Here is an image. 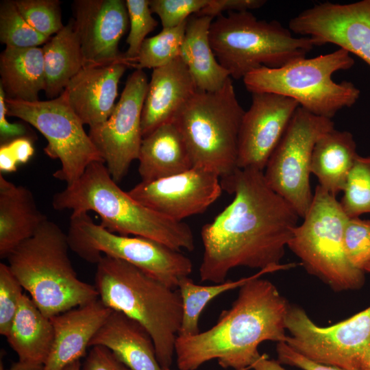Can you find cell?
<instances>
[{
    "label": "cell",
    "mask_w": 370,
    "mask_h": 370,
    "mask_svg": "<svg viewBox=\"0 0 370 370\" xmlns=\"http://www.w3.org/2000/svg\"><path fill=\"white\" fill-rule=\"evenodd\" d=\"M221 184L234 197L201 228V281L222 283L238 267L260 270L291 267L280 262L299 217L268 186L263 171L238 168L221 178Z\"/></svg>",
    "instance_id": "obj_1"
},
{
    "label": "cell",
    "mask_w": 370,
    "mask_h": 370,
    "mask_svg": "<svg viewBox=\"0 0 370 370\" xmlns=\"http://www.w3.org/2000/svg\"><path fill=\"white\" fill-rule=\"evenodd\" d=\"M280 270H260L239 287L237 298L224 310L210 329L192 336H178L175 354L180 370H195L217 359L223 368L246 370L260 355L265 341L285 342V319L289 303L264 273Z\"/></svg>",
    "instance_id": "obj_2"
},
{
    "label": "cell",
    "mask_w": 370,
    "mask_h": 370,
    "mask_svg": "<svg viewBox=\"0 0 370 370\" xmlns=\"http://www.w3.org/2000/svg\"><path fill=\"white\" fill-rule=\"evenodd\" d=\"M53 208L72 213L96 212L110 232L159 242L173 249L193 251V233L183 221L164 217L134 199L112 179L104 162H94L73 183L56 193Z\"/></svg>",
    "instance_id": "obj_3"
},
{
    "label": "cell",
    "mask_w": 370,
    "mask_h": 370,
    "mask_svg": "<svg viewBox=\"0 0 370 370\" xmlns=\"http://www.w3.org/2000/svg\"><path fill=\"white\" fill-rule=\"evenodd\" d=\"M95 282L101 301L141 324L153 338L162 368H171L182 320L178 290L125 261L105 255L97 264Z\"/></svg>",
    "instance_id": "obj_4"
},
{
    "label": "cell",
    "mask_w": 370,
    "mask_h": 370,
    "mask_svg": "<svg viewBox=\"0 0 370 370\" xmlns=\"http://www.w3.org/2000/svg\"><path fill=\"white\" fill-rule=\"evenodd\" d=\"M69 248L66 234L47 219L7 257L12 273L49 319L99 298L95 286L77 278Z\"/></svg>",
    "instance_id": "obj_5"
},
{
    "label": "cell",
    "mask_w": 370,
    "mask_h": 370,
    "mask_svg": "<svg viewBox=\"0 0 370 370\" xmlns=\"http://www.w3.org/2000/svg\"><path fill=\"white\" fill-rule=\"evenodd\" d=\"M209 37L218 62L234 79L261 66L277 69L306 58L317 46L312 38L295 37L278 21L258 19L249 11L216 17Z\"/></svg>",
    "instance_id": "obj_6"
},
{
    "label": "cell",
    "mask_w": 370,
    "mask_h": 370,
    "mask_svg": "<svg viewBox=\"0 0 370 370\" xmlns=\"http://www.w3.org/2000/svg\"><path fill=\"white\" fill-rule=\"evenodd\" d=\"M354 60L341 48L312 58H304L284 66H261L243 79L247 90L284 95L310 113L328 119L358 101L360 90L352 82H335L332 75L351 69Z\"/></svg>",
    "instance_id": "obj_7"
},
{
    "label": "cell",
    "mask_w": 370,
    "mask_h": 370,
    "mask_svg": "<svg viewBox=\"0 0 370 370\" xmlns=\"http://www.w3.org/2000/svg\"><path fill=\"white\" fill-rule=\"evenodd\" d=\"M244 112L231 77L217 91H196L173 121L186 142L193 167L212 171L220 178L238 169Z\"/></svg>",
    "instance_id": "obj_8"
},
{
    "label": "cell",
    "mask_w": 370,
    "mask_h": 370,
    "mask_svg": "<svg viewBox=\"0 0 370 370\" xmlns=\"http://www.w3.org/2000/svg\"><path fill=\"white\" fill-rule=\"evenodd\" d=\"M347 219L336 197L317 184L303 223L287 245L308 273L338 292L358 290L365 283V272L355 268L345 254Z\"/></svg>",
    "instance_id": "obj_9"
},
{
    "label": "cell",
    "mask_w": 370,
    "mask_h": 370,
    "mask_svg": "<svg viewBox=\"0 0 370 370\" xmlns=\"http://www.w3.org/2000/svg\"><path fill=\"white\" fill-rule=\"evenodd\" d=\"M66 236L69 248L88 262L97 264L103 254L136 267L173 289L193 271L192 261L181 251L147 238L110 232L86 212L71 214Z\"/></svg>",
    "instance_id": "obj_10"
},
{
    "label": "cell",
    "mask_w": 370,
    "mask_h": 370,
    "mask_svg": "<svg viewBox=\"0 0 370 370\" xmlns=\"http://www.w3.org/2000/svg\"><path fill=\"white\" fill-rule=\"evenodd\" d=\"M5 104L7 116L29 123L45 137V154L52 159H58L61 164V167L53 174L57 180L69 185L91 163L104 162L62 93L50 100L32 102L5 98Z\"/></svg>",
    "instance_id": "obj_11"
},
{
    "label": "cell",
    "mask_w": 370,
    "mask_h": 370,
    "mask_svg": "<svg viewBox=\"0 0 370 370\" xmlns=\"http://www.w3.org/2000/svg\"><path fill=\"white\" fill-rule=\"evenodd\" d=\"M285 343L314 362L344 370H370V306L328 327L313 322L300 306L289 305Z\"/></svg>",
    "instance_id": "obj_12"
},
{
    "label": "cell",
    "mask_w": 370,
    "mask_h": 370,
    "mask_svg": "<svg viewBox=\"0 0 370 370\" xmlns=\"http://www.w3.org/2000/svg\"><path fill=\"white\" fill-rule=\"evenodd\" d=\"M333 129L332 119L299 106L263 171L268 186L302 219L313 198L310 174L314 147L323 134Z\"/></svg>",
    "instance_id": "obj_13"
},
{
    "label": "cell",
    "mask_w": 370,
    "mask_h": 370,
    "mask_svg": "<svg viewBox=\"0 0 370 370\" xmlns=\"http://www.w3.org/2000/svg\"><path fill=\"white\" fill-rule=\"evenodd\" d=\"M148 85L143 70H135L128 77L108 120L89 129L92 142L116 183L127 173L132 162L138 158L143 138L141 116Z\"/></svg>",
    "instance_id": "obj_14"
},
{
    "label": "cell",
    "mask_w": 370,
    "mask_h": 370,
    "mask_svg": "<svg viewBox=\"0 0 370 370\" xmlns=\"http://www.w3.org/2000/svg\"><path fill=\"white\" fill-rule=\"evenodd\" d=\"M288 29L312 38L317 47L338 45L370 66V0L319 3L292 18Z\"/></svg>",
    "instance_id": "obj_15"
},
{
    "label": "cell",
    "mask_w": 370,
    "mask_h": 370,
    "mask_svg": "<svg viewBox=\"0 0 370 370\" xmlns=\"http://www.w3.org/2000/svg\"><path fill=\"white\" fill-rule=\"evenodd\" d=\"M220 177L193 167L183 173L151 182H140L127 191L136 201L164 217L182 221L204 212L221 196Z\"/></svg>",
    "instance_id": "obj_16"
},
{
    "label": "cell",
    "mask_w": 370,
    "mask_h": 370,
    "mask_svg": "<svg viewBox=\"0 0 370 370\" xmlns=\"http://www.w3.org/2000/svg\"><path fill=\"white\" fill-rule=\"evenodd\" d=\"M251 94V103L240 126L237 166L264 171L299 105L281 95Z\"/></svg>",
    "instance_id": "obj_17"
},
{
    "label": "cell",
    "mask_w": 370,
    "mask_h": 370,
    "mask_svg": "<svg viewBox=\"0 0 370 370\" xmlns=\"http://www.w3.org/2000/svg\"><path fill=\"white\" fill-rule=\"evenodd\" d=\"M72 9L86 65L126 62L119 49L129 21L125 1L75 0Z\"/></svg>",
    "instance_id": "obj_18"
},
{
    "label": "cell",
    "mask_w": 370,
    "mask_h": 370,
    "mask_svg": "<svg viewBox=\"0 0 370 370\" xmlns=\"http://www.w3.org/2000/svg\"><path fill=\"white\" fill-rule=\"evenodd\" d=\"M128 67L124 61L86 65L69 81L62 93L84 125L90 128L108 120L116 105L120 79Z\"/></svg>",
    "instance_id": "obj_19"
},
{
    "label": "cell",
    "mask_w": 370,
    "mask_h": 370,
    "mask_svg": "<svg viewBox=\"0 0 370 370\" xmlns=\"http://www.w3.org/2000/svg\"><path fill=\"white\" fill-rule=\"evenodd\" d=\"M112 310L98 298L50 318L54 340L43 370H62L84 356Z\"/></svg>",
    "instance_id": "obj_20"
},
{
    "label": "cell",
    "mask_w": 370,
    "mask_h": 370,
    "mask_svg": "<svg viewBox=\"0 0 370 370\" xmlns=\"http://www.w3.org/2000/svg\"><path fill=\"white\" fill-rule=\"evenodd\" d=\"M197 90L180 56L153 69L141 116L143 137L159 126L173 122Z\"/></svg>",
    "instance_id": "obj_21"
},
{
    "label": "cell",
    "mask_w": 370,
    "mask_h": 370,
    "mask_svg": "<svg viewBox=\"0 0 370 370\" xmlns=\"http://www.w3.org/2000/svg\"><path fill=\"white\" fill-rule=\"evenodd\" d=\"M95 345L110 349L130 370H163L148 331L121 312L112 310L89 343Z\"/></svg>",
    "instance_id": "obj_22"
},
{
    "label": "cell",
    "mask_w": 370,
    "mask_h": 370,
    "mask_svg": "<svg viewBox=\"0 0 370 370\" xmlns=\"http://www.w3.org/2000/svg\"><path fill=\"white\" fill-rule=\"evenodd\" d=\"M47 219L29 188L15 185L0 173L1 258H7Z\"/></svg>",
    "instance_id": "obj_23"
},
{
    "label": "cell",
    "mask_w": 370,
    "mask_h": 370,
    "mask_svg": "<svg viewBox=\"0 0 370 370\" xmlns=\"http://www.w3.org/2000/svg\"><path fill=\"white\" fill-rule=\"evenodd\" d=\"M138 160L142 182L167 177L193 167L186 142L173 122L143 137Z\"/></svg>",
    "instance_id": "obj_24"
},
{
    "label": "cell",
    "mask_w": 370,
    "mask_h": 370,
    "mask_svg": "<svg viewBox=\"0 0 370 370\" xmlns=\"http://www.w3.org/2000/svg\"><path fill=\"white\" fill-rule=\"evenodd\" d=\"M213 18L190 16L186 23L180 57L186 65L198 90L214 92L230 77L218 62L210 42V28Z\"/></svg>",
    "instance_id": "obj_25"
},
{
    "label": "cell",
    "mask_w": 370,
    "mask_h": 370,
    "mask_svg": "<svg viewBox=\"0 0 370 370\" xmlns=\"http://www.w3.org/2000/svg\"><path fill=\"white\" fill-rule=\"evenodd\" d=\"M5 337L19 361L44 365L52 347L54 330L51 319L23 294Z\"/></svg>",
    "instance_id": "obj_26"
},
{
    "label": "cell",
    "mask_w": 370,
    "mask_h": 370,
    "mask_svg": "<svg viewBox=\"0 0 370 370\" xmlns=\"http://www.w3.org/2000/svg\"><path fill=\"white\" fill-rule=\"evenodd\" d=\"M0 75L6 99L38 101L46 86L42 47H5L0 55Z\"/></svg>",
    "instance_id": "obj_27"
},
{
    "label": "cell",
    "mask_w": 370,
    "mask_h": 370,
    "mask_svg": "<svg viewBox=\"0 0 370 370\" xmlns=\"http://www.w3.org/2000/svg\"><path fill=\"white\" fill-rule=\"evenodd\" d=\"M358 155L353 135L334 128L317 141L312 154L310 172L317 177L321 187L336 197L343 190Z\"/></svg>",
    "instance_id": "obj_28"
},
{
    "label": "cell",
    "mask_w": 370,
    "mask_h": 370,
    "mask_svg": "<svg viewBox=\"0 0 370 370\" xmlns=\"http://www.w3.org/2000/svg\"><path fill=\"white\" fill-rule=\"evenodd\" d=\"M42 49L46 82L45 92L52 99L60 96L69 81L86 65L74 19H70Z\"/></svg>",
    "instance_id": "obj_29"
},
{
    "label": "cell",
    "mask_w": 370,
    "mask_h": 370,
    "mask_svg": "<svg viewBox=\"0 0 370 370\" xmlns=\"http://www.w3.org/2000/svg\"><path fill=\"white\" fill-rule=\"evenodd\" d=\"M251 276L238 280H227L212 285H199L186 276L182 278L177 290L182 301V320L178 336H186L200 332L198 323L200 315L207 304L221 294L245 284Z\"/></svg>",
    "instance_id": "obj_30"
},
{
    "label": "cell",
    "mask_w": 370,
    "mask_h": 370,
    "mask_svg": "<svg viewBox=\"0 0 370 370\" xmlns=\"http://www.w3.org/2000/svg\"><path fill=\"white\" fill-rule=\"evenodd\" d=\"M187 21L180 25L162 29L152 37L147 38L143 42L138 55L130 66L143 70L155 69L164 66L180 56Z\"/></svg>",
    "instance_id": "obj_31"
},
{
    "label": "cell",
    "mask_w": 370,
    "mask_h": 370,
    "mask_svg": "<svg viewBox=\"0 0 370 370\" xmlns=\"http://www.w3.org/2000/svg\"><path fill=\"white\" fill-rule=\"evenodd\" d=\"M343 192L339 202L348 218L370 213V156L358 155Z\"/></svg>",
    "instance_id": "obj_32"
},
{
    "label": "cell",
    "mask_w": 370,
    "mask_h": 370,
    "mask_svg": "<svg viewBox=\"0 0 370 370\" xmlns=\"http://www.w3.org/2000/svg\"><path fill=\"white\" fill-rule=\"evenodd\" d=\"M51 38L46 37L31 27L18 11L14 1L0 3V41L6 47H37Z\"/></svg>",
    "instance_id": "obj_33"
},
{
    "label": "cell",
    "mask_w": 370,
    "mask_h": 370,
    "mask_svg": "<svg viewBox=\"0 0 370 370\" xmlns=\"http://www.w3.org/2000/svg\"><path fill=\"white\" fill-rule=\"evenodd\" d=\"M21 16L39 34L50 38L63 27L58 0H15Z\"/></svg>",
    "instance_id": "obj_34"
},
{
    "label": "cell",
    "mask_w": 370,
    "mask_h": 370,
    "mask_svg": "<svg viewBox=\"0 0 370 370\" xmlns=\"http://www.w3.org/2000/svg\"><path fill=\"white\" fill-rule=\"evenodd\" d=\"M125 4L130 29L126 39L128 48L123 56L130 67L138 55L146 36L158 26V22L152 16L149 0H126Z\"/></svg>",
    "instance_id": "obj_35"
},
{
    "label": "cell",
    "mask_w": 370,
    "mask_h": 370,
    "mask_svg": "<svg viewBox=\"0 0 370 370\" xmlns=\"http://www.w3.org/2000/svg\"><path fill=\"white\" fill-rule=\"evenodd\" d=\"M343 243L349 262L364 271L370 262V220L348 218L344 228Z\"/></svg>",
    "instance_id": "obj_36"
},
{
    "label": "cell",
    "mask_w": 370,
    "mask_h": 370,
    "mask_svg": "<svg viewBox=\"0 0 370 370\" xmlns=\"http://www.w3.org/2000/svg\"><path fill=\"white\" fill-rule=\"evenodd\" d=\"M23 286L8 265L0 263V334L6 336L23 295Z\"/></svg>",
    "instance_id": "obj_37"
},
{
    "label": "cell",
    "mask_w": 370,
    "mask_h": 370,
    "mask_svg": "<svg viewBox=\"0 0 370 370\" xmlns=\"http://www.w3.org/2000/svg\"><path fill=\"white\" fill-rule=\"evenodd\" d=\"M210 0H149L152 13L156 14L162 29L175 27L199 13Z\"/></svg>",
    "instance_id": "obj_38"
},
{
    "label": "cell",
    "mask_w": 370,
    "mask_h": 370,
    "mask_svg": "<svg viewBox=\"0 0 370 370\" xmlns=\"http://www.w3.org/2000/svg\"><path fill=\"white\" fill-rule=\"evenodd\" d=\"M34 149L32 141L23 136L8 141L0 147V171L12 173L18 164L26 163L33 156Z\"/></svg>",
    "instance_id": "obj_39"
},
{
    "label": "cell",
    "mask_w": 370,
    "mask_h": 370,
    "mask_svg": "<svg viewBox=\"0 0 370 370\" xmlns=\"http://www.w3.org/2000/svg\"><path fill=\"white\" fill-rule=\"evenodd\" d=\"M82 370L130 369L110 349L103 345H95L86 356Z\"/></svg>",
    "instance_id": "obj_40"
},
{
    "label": "cell",
    "mask_w": 370,
    "mask_h": 370,
    "mask_svg": "<svg viewBox=\"0 0 370 370\" xmlns=\"http://www.w3.org/2000/svg\"><path fill=\"white\" fill-rule=\"evenodd\" d=\"M266 2L264 0H210L209 3L196 14L214 18L225 11L245 12L258 9Z\"/></svg>",
    "instance_id": "obj_41"
},
{
    "label": "cell",
    "mask_w": 370,
    "mask_h": 370,
    "mask_svg": "<svg viewBox=\"0 0 370 370\" xmlns=\"http://www.w3.org/2000/svg\"><path fill=\"white\" fill-rule=\"evenodd\" d=\"M276 352L278 361L282 365H291L303 370H344L310 360L293 350L285 342L277 343Z\"/></svg>",
    "instance_id": "obj_42"
},
{
    "label": "cell",
    "mask_w": 370,
    "mask_h": 370,
    "mask_svg": "<svg viewBox=\"0 0 370 370\" xmlns=\"http://www.w3.org/2000/svg\"><path fill=\"white\" fill-rule=\"evenodd\" d=\"M7 108L5 94L0 86V136L3 143L13 139L23 137L26 133L25 127L20 123H12L6 119Z\"/></svg>",
    "instance_id": "obj_43"
},
{
    "label": "cell",
    "mask_w": 370,
    "mask_h": 370,
    "mask_svg": "<svg viewBox=\"0 0 370 370\" xmlns=\"http://www.w3.org/2000/svg\"><path fill=\"white\" fill-rule=\"evenodd\" d=\"M254 370H286L278 360L269 359L265 355H260L251 365Z\"/></svg>",
    "instance_id": "obj_44"
},
{
    "label": "cell",
    "mask_w": 370,
    "mask_h": 370,
    "mask_svg": "<svg viewBox=\"0 0 370 370\" xmlns=\"http://www.w3.org/2000/svg\"><path fill=\"white\" fill-rule=\"evenodd\" d=\"M7 370H43V365H37L18 361Z\"/></svg>",
    "instance_id": "obj_45"
},
{
    "label": "cell",
    "mask_w": 370,
    "mask_h": 370,
    "mask_svg": "<svg viewBox=\"0 0 370 370\" xmlns=\"http://www.w3.org/2000/svg\"><path fill=\"white\" fill-rule=\"evenodd\" d=\"M62 370H81V364L79 360L70 363Z\"/></svg>",
    "instance_id": "obj_46"
},
{
    "label": "cell",
    "mask_w": 370,
    "mask_h": 370,
    "mask_svg": "<svg viewBox=\"0 0 370 370\" xmlns=\"http://www.w3.org/2000/svg\"><path fill=\"white\" fill-rule=\"evenodd\" d=\"M365 272L370 273V262L365 267Z\"/></svg>",
    "instance_id": "obj_47"
},
{
    "label": "cell",
    "mask_w": 370,
    "mask_h": 370,
    "mask_svg": "<svg viewBox=\"0 0 370 370\" xmlns=\"http://www.w3.org/2000/svg\"><path fill=\"white\" fill-rule=\"evenodd\" d=\"M163 370H173V369H171V368H165V369H163Z\"/></svg>",
    "instance_id": "obj_48"
},
{
    "label": "cell",
    "mask_w": 370,
    "mask_h": 370,
    "mask_svg": "<svg viewBox=\"0 0 370 370\" xmlns=\"http://www.w3.org/2000/svg\"><path fill=\"white\" fill-rule=\"evenodd\" d=\"M369 367H370V355H369Z\"/></svg>",
    "instance_id": "obj_49"
}]
</instances>
